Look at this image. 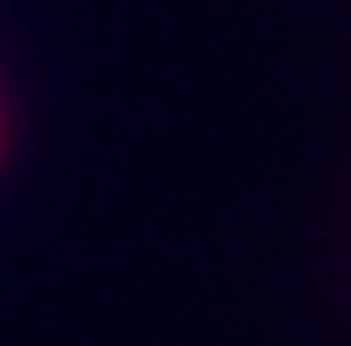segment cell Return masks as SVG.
Masks as SVG:
<instances>
[{"mask_svg":"<svg viewBox=\"0 0 351 346\" xmlns=\"http://www.w3.org/2000/svg\"><path fill=\"white\" fill-rule=\"evenodd\" d=\"M0 155H5V114H0Z\"/></svg>","mask_w":351,"mask_h":346,"instance_id":"cell-1","label":"cell"}]
</instances>
